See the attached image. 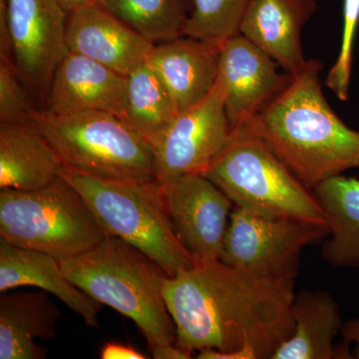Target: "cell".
Segmentation results:
<instances>
[{"label": "cell", "instance_id": "6da1fadb", "mask_svg": "<svg viewBox=\"0 0 359 359\" xmlns=\"http://www.w3.org/2000/svg\"><path fill=\"white\" fill-rule=\"evenodd\" d=\"M163 295L177 346L191 353L212 348L271 359L294 332V280L261 278L219 259L168 276Z\"/></svg>", "mask_w": 359, "mask_h": 359}, {"label": "cell", "instance_id": "7a4b0ae2", "mask_svg": "<svg viewBox=\"0 0 359 359\" xmlns=\"http://www.w3.org/2000/svg\"><path fill=\"white\" fill-rule=\"evenodd\" d=\"M323 65L309 59L289 84L244 126L313 191L318 184L359 168V131L349 128L323 92Z\"/></svg>", "mask_w": 359, "mask_h": 359}, {"label": "cell", "instance_id": "3957f363", "mask_svg": "<svg viewBox=\"0 0 359 359\" xmlns=\"http://www.w3.org/2000/svg\"><path fill=\"white\" fill-rule=\"evenodd\" d=\"M68 280L103 306L136 323L148 346L177 344L163 295L166 271L121 238L109 236L78 256L59 261Z\"/></svg>", "mask_w": 359, "mask_h": 359}, {"label": "cell", "instance_id": "277c9868", "mask_svg": "<svg viewBox=\"0 0 359 359\" xmlns=\"http://www.w3.org/2000/svg\"><path fill=\"white\" fill-rule=\"evenodd\" d=\"M61 176L80 194L108 235L134 245L169 276L195 264L175 231L157 181L104 180L65 167Z\"/></svg>", "mask_w": 359, "mask_h": 359}, {"label": "cell", "instance_id": "5b68a950", "mask_svg": "<svg viewBox=\"0 0 359 359\" xmlns=\"http://www.w3.org/2000/svg\"><path fill=\"white\" fill-rule=\"evenodd\" d=\"M32 121L65 167L104 180H156L150 143L119 116L104 111L60 115L36 110Z\"/></svg>", "mask_w": 359, "mask_h": 359}, {"label": "cell", "instance_id": "8992f818", "mask_svg": "<svg viewBox=\"0 0 359 359\" xmlns=\"http://www.w3.org/2000/svg\"><path fill=\"white\" fill-rule=\"evenodd\" d=\"M204 175L247 211L328 226L313 191L263 141L243 130L233 129L228 145Z\"/></svg>", "mask_w": 359, "mask_h": 359}, {"label": "cell", "instance_id": "52a82bcc", "mask_svg": "<svg viewBox=\"0 0 359 359\" xmlns=\"http://www.w3.org/2000/svg\"><path fill=\"white\" fill-rule=\"evenodd\" d=\"M109 237L62 176L39 190H0V238L18 247L68 259Z\"/></svg>", "mask_w": 359, "mask_h": 359}, {"label": "cell", "instance_id": "ba28073f", "mask_svg": "<svg viewBox=\"0 0 359 359\" xmlns=\"http://www.w3.org/2000/svg\"><path fill=\"white\" fill-rule=\"evenodd\" d=\"M330 233L328 226L269 218L233 205L219 261L261 278L294 280L304 250Z\"/></svg>", "mask_w": 359, "mask_h": 359}, {"label": "cell", "instance_id": "9c48e42d", "mask_svg": "<svg viewBox=\"0 0 359 359\" xmlns=\"http://www.w3.org/2000/svg\"><path fill=\"white\" fill-rule=\"evenodd\" d=\"M233 129L224 107V85L175 116L150 144L156 181L166 183L189 174H204L231 140Z\"/></svg>", "mask_w": 359, "mask_h": 359}, {"label": "cell", "instance_id": "30bf717a", "mask_svg": "<svg viewBox=\"0 0 359 359\" xmlns=\"http://www.w3.org/2000/svg\"><path fill=\"white\" fill-rule=\"evenodd\" d=\"M68 13L59 0H7L13 63L25 83L47 96L67 53Z\"/></svg>", "mask_w": 359, "mask_h": 359}, {"label": "cell", "instance_id": "8fae6325", "mask_svg": "<svg viewBox=\"0 0 359 359\" xmlns=\"http://www.w3.org/2000/svg\"><path fill=\"white\" fill-rule=\"evenodd\" d=\"M175 231L196 264L219 261L233 203L204 174L161 184Z\"/></svg>", "mask_w": 359, "mask_h": 359}, {"label": "cell", "instance_id": "7c38bea8", "mask_svg": "<svg viewBox=\"0 0 359 359\" xmlns=\"http://www.w3.org/2000/svg\"><path fill=\"white\" fill-rule=\"evenodd\" d=\"M242 33L219 49L218 79L224 85V107L233 129L244 126L289 84V73Z\"/></svg>", "mask_w": 359, "mask_h": 359}, {"label": "cell", "instance_id": "4fadbf2b", "mask_svg": "<svg viewBox=\"0 0 359 359\" xmlns=\"http://www.w3.org/2000/svg\"><path fill=\"white\" fill-rule=\"evenodd\" d=\"M66 45L125 76L147 62L154 47L96 1L68 14Z\"/></svg>", "mask_w": 359, "mask_h": 359}, {"label": "cell", "instance_id": "5bb4252c", "mask_svg": "<svg viewBox=\"0 0 359 359\" xmlns=\"http://www.w3.org/2000/svg\"><path fill=\"white\" fill-rule=\"evenodd\" d=\"M46 100V110L53 114L104 111L123 118L127 76L86 56L67 51L56 68Z\"/></svg>", "mask_w": 359, "mask_h": 359}, {"label": "cell", "instance_id": "9a60e30c", "mask_svg": "<svg viewBox=\"0 0 359 359\" xmlns=\"http://www.w3.org/2000/svg\"><path fill=\"white\" fill-rule=\"evenodd\" d=\"M316 11V0H254L240 33L268 53L285 72L292 75L308 62L302 48V33Z\"/></svg>", "mask_w": 359, "mask_h": 359}, {"label": "cell", "instance_id": "2e32d148", "mask_svg": "<svg viewBox=\"0 0 359 359\" xmlns=\"http://www.w3.org/2000/svg\"><path fill=\"white\" fill-rule=\"evenodd\" d=\"M219 49V45L185 35L153 47L148 63L166 87L178 112L211 93L218 79Z\"/></svg>", "mask_w": 359, "mask_h": 359}, {"label": "cell", "instance_id": "e0dca14e", "mask_svg": "<svg viewBox=\"0 0 359 359\" xmlns=\"http://www.w3.org/2000/svg\"><path fill=\"white\" fill-rule=\"evenodd\" d=\"M32 287L60 299L88 327H99L103 304L68 280L57 259L46 252L18 247L0 238V292Z\"/></svg>", "mask_w": 359, "mask_h": 359}, {"label": "cell", "instance_id": "ac0fdd59", "mask_svg": "<svg viewBox=\"0 0 359 359\" xmlns=\"http://www.w3.org/2000/svg\"><path fill=\"white\" fill-rule=\"evenodd\" d=\"M65 169L32 122L0 123V190H39L60 178Z\"/></svg>", "mask_w": 359, "mask_h": 359}, {"label": "cell", "instance_id": "d6986e66", "mask_svg": "<svg viewBox=\"0 0 359 359\" xmlns=\"http://www.w3.org/2000/svg\"><path fill=\"white\" fill-rule=\"evenodd\" d=\"M294 330L271 359L353 358L346 346H334L344 327L339 304L325 290H304L295 294L292 306Z\"/></svg>", "mask_w": 359, "mask_h": 359}, {"label": "cell", "instance_id": "ffe728a7", "mask_svg": "<svg viewBox=\"0 0 359 359\" xmlns=\"http://www.w3.org/2000/svg\"><path fill=\"white\" fill-rule=\"evenodd\" d=\"M61 311L44 290L4 292L0 297V359H44L35 339L55 337Z\"/></svg>", "mask_w": 359, "mask_h": 359}, {"label": "cell", "instance_id": "44dd1931", "mask_svg": "<svg viewBox=\"0 0 359 359\" xmlns=\"http://www.w3.org/2000/svg\"><path fill=\"white\" fill-rule=\"evenodd\" d=\"M313 192L330 230L321 248L323 259L334 268H359V179L337 175Z\"/></svg>", "mask_w": 359, "mask_h": 359}, {"label": "cell", "instance_id": "7402d4cb", "mask_svg": "<svg viewBox=\"0 0 359 359\" xmlns=\"http://www.w3.org/2000/svg\"><path fill=\"white\" fill-rule=\"evenodd\" d=\"M173 99L148 61L127 76L126 110L122 119L152 143L178 114Z\"/></svg>", "mask_w": 359, "mask_h": 359}, {"label": "cell", "instance_id": "603a6c76", "mask_svg": "<svg viewBox=\"0 0 359 359\" xmlns=\"http://www.w3.org/2000/svg\"><path fill=\"white\" fill-rule=\"evenodd\" d=\"M152 44L183 36L191 0H96Z\"/></svg>", "mask_w": 359, "mask_h": 359}, {"label": "cell", "instance_id": "cb8c5ba5", "mask_svg": "<svg viewBox=\"0 0 359 359\" xmlns=\"http://www.w3.org/2000/svg\"><path fill=\"white\" fill-rule=\"evenodd\" d=\"M254 0H191L184 35L221 46L238 34Z\"/></svg>", "mask_w": 359, "mask_h": 359}, {"label": "cell", "instance_id": "d4e9b609", "mask_svg": "<svg viewBox=\"0 0 359 359\" xmlns=\"http://www.w3.org/2000/svg\"><path fill=\"white\" fill-rule=\"evenodd\" d=\"M359 25V0H344V30L339 56L328 71L325 85L337 98L346 101L351 88L354 39Z\"/></svg>", "mask_w": 359, "mask_h": 359}, {"label": "cell", "instance_id": "484cf974", "mask_svg": "<svg viewBox=\"0 0 359 359\" xmlns=\"http://www.w3.org/2000/svg\"><path fill=\"white\" fill-rule=\"evenodd\" d=\"M13 63H0V123L32 122V99Z\"/></svg>", "mask_w": 359, "mask_h": 359}, {"label": "cell", "instance_id": "4316f807", "mask_svg": "<svg viewBox=\"0 0 359 359\" xmlns=\"http://www.w3.org/2000/svg\"><path fill=\"white\" fill-rule=\"evenodd\" d=\"M0 63H13V45L7 21V0H0Z\"/></svg>", "mask_w": 359, "mask_h": 359}, {"label": "cell", "instance_id": "83f0119b", "mask_svg": "<svg viewBox=\"0 0 359 359\" xmlns=\"http://www.w3.org/2000/svg\"><path fill=\"white\" fill-rule=\"evenodd\" d=\"M100 358L102 359H144L140 351L129 344H119V342H106L100 351Z\"/></svg>", "mask_w": 359, "mask_h": 359}, {"label": "cell", "instance_id": "f1b7e54d", "mask_svg": "<svg viewBox=\"0 0 359 359\" xmlns=\"http://www.w3.org/2000/svg\"><path fill=\"white\" fill-rule=\"evenodd\" d=\"M148 347L155 359H189L192 358L193 354L177 344H155Z\"/></svg>", "mask_w": 359, "mask_h": 359}, {"label": "cell", "instance_id": "f546056e", "mask_svg": "<svg viewBox=\"0 0 359 359\" xmlns=\"http://www.w3.org/2000/svg\"><path fill=\"white\" fill-rule=\"evenodd\" d=\"M341 334L346 342L355 344L353 358L359 359V318H351L344 323Z\"/></svg>", "mask_w": 359, "mask_h": 359}, {"label": "cell", "instance_id": "4dcf8cb0", "mask_svg": "<svg viewBox=\"0 0 359 359\" xmlns=\"http://www.w3.org/2000/svg\"><path fill=\"white\" fill-rule=\"evenodd\" d=\"M59 1L61 2L65 11L69 14L77 11V9L81 8V7L88 6L92 2H95L96 0H59Z\"/></svg>", "mask_w": 359, "mask_h": 359}]
</instances>
